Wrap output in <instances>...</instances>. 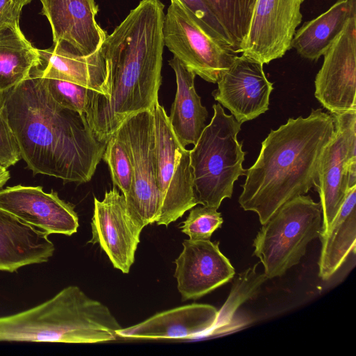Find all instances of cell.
<instances>
[{"label": "cell", "instance_id": "cell-6", "mask_svg": "<svg viewBox=\"0 0 356 356\" xmlns=\"http://www.w3.org/2000/svg\"><path fill=\"white\" fill-rule=\"evenodd\" d=\"M322 211L319 202L301 195L284 204L262 225L253 241L254 254L264 266V276L284 275L305 254L309 243L319 237Z\"/></svg>", "mask_w": 356, "mask_h": 356}, {"label": "cell", "instance_id": "cell-33", "mask_svg": "<svg viewBox=\"0 0 356 356\" xmlns=\"http://www.w3.org/2000/svg\"><path fill=\"white\" fill-rule=\"evenodd\" d=\"M32 0H13L17 9L22 11V8L29 3Z\"/></svg>", "mask_w": 356, "mask_h": 356}, {"label": "cell", "instance_id": "cell-7", "mask_svg": "<svg viewBox=\"0 0 356 356\" xmlns=\"http://www.w3.org/2000/svg\"><path fill=\"white\" fill-rule=\"evenodd\" d=\"M154 121L156 182L161 198L159 225L168 226L198 204L194 188L190 150L175 134L164 108L152 109Z\"/></svg>", "mask_w": 356, "mask_h": 356}, {"label": "cell", "instance_id": "cell-11", "mask_svg": "<svg viewBox=\"0 0 356 356\" xmlns=\"http://www.w3.org/2000/svg\"><path fill=\"white\" fill-rule=\"evenodd\" d=\"M305 0H255L247 33L238 51L261 64L282 58L302 22Z\"/></svg>", "mask_w": 356, "mask_h": 356}, {"label": "cell", "instance_id": "cell-12", "mask_svg": "<svg viewBox=\"0 0 356 356\" xmlns=\"http://www.w3.org/2000/svg\"><path fill=\"white\" fill-rule=\"evenodd\" d=\"M315 97L330 114L356 110V11L323 54Z\"/></svg>", "mask_w": 356, "mask_h": 356}, {"label": "cell", "instance_id": "cell-25", "mask_svg": "<svg viewBox=\"0 0 356 356\" xmlns=\"http://www.w3.org/2000/svg\"><path fill=\"white\" fill-rule=\"evenodd\" d=\"M224 27L236 54L247 33L255 0H206Z\"/></svg>", "mask_w": 356, "mask_h": 356}, {"label": "cell", "instance_id": "cell-18", "mask_svg": "<svg viewBox=\"0 0 356 356\" xmlns=\"http://www.w3.org/2000/svg\"><path fill=\"white\" fill-rule=\"evenodd\" d=\"M218 316L215 307L193 303L157 313L136 325L122 327L116 333L127 339H191L213 329Z\"/></svg>", "mask_w": 356, "mask_h": 356}, {"label": "cell", "instance_id": "cell-29", "mask_svg": "<svg viewBox=\"0 0 356 356\" xmlns=\"http://www.w3.org/2000/svg\"><path fill=\"white\" fill-rule=\"evenodd\" d=\"M180 1L194 14L212 35L229 46L234 51L228 34L206 0Z\"/></svg>", "mask_w": 356, "mask_h": 356}, {"label": "cell", "instance_id": "cell-1", "mask_svg": "<svg viewBox=\"0 0 356 356\" xmlns=\"http://www.w3.org/2000/svg\"><path fill=\"white\" fill-rule=\"evenodd\" d=\"M36 68L29 78L0 94V111L21 159L33 175L54 177L65 183H86L107 143L97 138L85 114L54 99Z\"/></svg>", "mask_w": 356, "mask_h": 356}, {"label": "cell", "instance_id": "cell-23", "mask_svg": "<svg viewBox=\"0 0 356 356\" xmlns=\"http://www.w3.org/2000/svg\"><path fill=\"white\" fill-rule=\"evenodd\" d=\"M354 11L356 0L337 1L326 11L296 29L291 48H294L304 58L318 60L343 30Z\"/></svg>", "mask_w": 356, "mask_h": 356}, {"label": "cell", "instance_id": "cell-19", "mask_svg": "<svg viewBox=\"0 0 356 356\" xmlns=\"http://www.w3.org/2000/svg\"><path fill=\"white\" fill-rule=\"evenodd\" d=\"M46 67L37 70L42 78L74 83L101 95L108 93V73L102 48L83 56L73 51L63 42L53 43L44 49H38Z\"/></svg>", "mask_w": 356, "mask_h": 356}, {"label": "cell", "instance_id": "cell-4", "mask_svg": "<svg viewBox=\"0 0 356 356\" xmlns=\"http://www.w3.org/2000/svg\"><path fill=\"white\" fill-rule=\"evenodd\" d=\"M120 328L106 305L72 285L39 305L0 317V341L95 343L116 340Z\"/></svg>", "mask_w": 356, "mask_h": 356}, {"label": "cell", "instance_id": "cell-24", "mask_svg": "<svg viewBox=\"0 0 356 356\" xmlns=\"http://www.w3.org/2000/svg\"><path fill=\"white\" fill-rule=\"evenodd\" d=\"M42 62L19 25L0 30V94L29 78Z\"/></svg>", "mask_w": 356, "mask_h": 356}, {"label": "cell", "instance_id": "cell-15", "mask_svg": "<svg viewBox=\"0 0 356 356\" xmlns=\"http://www.w3.org/2000/svg\"><path fill=\"white\" fill-rule=\"evenodd\" d=\"M0 208L48 234L71 236L79 225L74 207L42 186L17 185L0 190Z\"/></svg>", "mask_w": 356, "mask_h": 356}, {"label": "cell", "instance_id": "cell-27", "mask_svg": "<svg viewBox=\"0 0 356 356\" xmlns=\"http://www.w3.org/2000/svg\"><path fill=\"white\" fill-rule=\"evenodd\" d=\"M217 210L204 205L195 206L180 227L181 231L191 240H209L223 222L222 215Z\"/></svg>", "mask_w": 356, "mask_h": 356}, {"label": "cell", "instance_id": "cell-21", "mask_svg": "<svg viewBox=\"0 0 356 356\" xmlns=\"http://www.w3.org/2000/svg\"><path fill=\"white\" fill-rule=\"evenodd\" d=\"M176 76L177 92L168 116L171 127L180 143L195 145L206 127L207 108L195 88V74L175 56L168 61Z\"/></svg>", "mask_w": 356, "mask_h": 356}, {"label": "cell", "instance_id": "cell-30", "mask_svg": "<svg viewBox=\"0 0 356 356\" xmlns=\"http://www.w3.org/2000/svg\"><path fill=\"white\" fill-rule=\"evenodd\" d=\"M20 159L17 141L0 111V165L8 168L17 163Z\"/></svg>", "mask_w": 356, "mask_h": 356}, {"label": "cell", "instance_id": "cell-17", "mask_svg": "<svg viewBox=\"0 0 356 356\" xmlns=\"http://www.w3.org/2000/svg\"><path fill=\"white\" fill-rule=\"evenodd\" d=\"M40 14L47 17L53 43L63 42L79 54L86 56L101 48L107 34L95 19V0H40Z\"/></svg>", "mask_w": 356, "mask_h": 356}, {"label": "cell", "instance_id": "cell-16", "mask_svg": "<svg viewBox=\"0 0 356 356\" xmlns=\"http://www.w3.org/2000/svg\"><path fill=\"white\" fill-rule=\"evenodd\" d=\"M176 259L175 277L183 300H195L229 282L235 270L219 242L185 240Z\"/></svg>", "mask_w": 356, "mask_h": 356}, {"label": "cell", "instance_id": "cell-22", "mask_svg": "<svg viewBox=\"0 0 356 356\" xmlns=\"http://www.w3.org/2000/svg\"><path fill=\"white\" fill-rule=\"evenodd\" d=\"M356 185L350 188L330 227L320 234L318 275L327 280L339 269L356 245Z\"/></svg>", "mask_w": 356, "mask_h": 356}, {"label": "cell", "instance_id": "cell-10", "mask_svg": "<svg viewBox=\"0 0 356 356\" xmlns=\"http://www.w3.org/2000/svg\"><path fill=\"white\" fill-rule=\"evenodd\" d=\"M335 132L323 152L316 186L320 197V234L330 227L350 188L356 185V110L331 114Z\"/></svg>", "mask_w": 356, "mask_h": 356}, {"label": "cell", "instance_id": "cell-2", "mask_svg": "<svg viewBox=\"0 0 356 356\" xmlns=\"http://www.w3.org/2000/svg\"><path fill=\"white\" fill-rule=\"evenodd\" d=\"M165 6L141 0L107 35L101 48L108 73V93L90 90L85 114L97 138L107 143L129 115L152 110L161 82Z\"/></svg>", "mask_w": 356, "mask_h": 356}, {"label": "cell", "instance_id": "cell-31", "mask_svg": "<svg viewBox=\"0 0 356 356\" xmlns=\"http://www.w3.org/2000/svg\"><path fill=\"white\" fill-rule=\"evenodd\" d=\"M20 13L13 0H0V30L7 26H19Z\"/></svg>", "mask_w": 356, "mask_h": 356}, {"label": "cell", "instance_id": "cell-13", "mask_svg": "<svg viewBox=\"0 0 356 356\" xmlns=\"http://www.w3.org/2000/svg\"><path fill=\"white\" fill-rule=\"evenodd\" d=\"M143 225L129 213L124 195L114 187L102 200L94 198L88 243L98 244L114 268L128 273L134 262Z\"/></svg>", "mask_w": 356, "mask_h": 356}, {"label": "cell", "instance_id": "cell-28", "mask_svg": "<svg viewBox=\"0 0 356 356\" xmlns=\"http://www.w3.org/2000/svg\"><path fill=\"white\" fill-rule=\"evenodd\" d=\"M43 79L55 101L66 108L86 114L89 104L90 89L68 81L45 78Z\"/></svg>", "mask_w": 356, "mask_h": 356}, {"label": "cell", "instance_id": "cell-32", "mask_svg": "<svg viewBox=\"0 0 356 356\" xmlns=\"http://www.w3.org/2000/svg\"><path fill=\"white\" fill-rule=\"evenodd\" d=\"M10 177V173L7 168L0 165V188L8 181Z\"/></svg>", "mask_w": 356, "mask_h": 356}, {"label": "cell", "instance_id": "cell-14", "mask_svg": "<svg viewBox=\"0 0 356 356\" xmlns=\"http://www.w3.org/2000/svg\"><path fill=\"white\" fill-rule=\"evenodd\" d=\"M263 64L245 56L236 55L220 75L212 95L241 124L268 109L273 83L265 75Z\"/></svg>", "mask_w": 356, "mask_h": 356}, {"label": "cell", "instance_id": "cell-9", "mask_svg": "<svg viewBox=\"0 0 356 356\" xmlns=\"http://www.w3.org/2000/svg\"><path fill=\"white\" fill-rule=\"evenodd\" d=\"M115 133L126 145L132 165L131 187L129 195L124 197L127 208L145 227L156 222L161 211L152 111L128 116Z\"/></svg>", "mask_w": 356, "mask_h": 356}, {"label": "cell", "instance_id": "cell-3", "mask_svg": "<svg viewBox=\"0 0 356 356\" xmlns=\"http://www.w3.org/2000/svg\"><path fill=\"white\" fill-rule=\"evenodd\" d=\"M334 132L332 115L321 108L271 130L246 170L241 207L255 212L263 225L286 202L316 187L323 152Z\"/></svg>", "mask_w": 356, "mask_h": 356}, {"label": "cell", "instance_id": "cell-20", "mask_svg": "<svg viewBox=\"0 0 356 356\" xmlns=\"http://www.w3.org/2000/svg\"><path fill=\"white\" fill-rule=\"evenodd\" d=\"M49 235L0 208V270L48 261L55 250Z\"/></svg>", "mask_w": 356, "mask_h": 356}, {"label": "cell", "instance_id": "cell-26", "mask_svg": "<svg viewBox=\"0 0 356 356\" xmlns=\"http://www.w3.org/2000/svg\"><path fill=\"white\" fill-rule=\"evenodd\" d=\"M102 159L110 169L114 186L126 197L132 184V165L126 145L115 133L108 138Z\"/></svg>", "mask_w": 356, "mask_h": 356}, {"label": "cell", "instance_id": "cell-8", "mask_svg": "<svg viewBox=\"0 0 356 356\" xmlns=\"http://www.w3.org/2000/svg\"><path fill=\"white\" fill-rule=\"evenodd\" d=\"M164 46L183 65L216 83L237 54L212 35L180 0H170L163 23Z\"/></svg>", "mask_w": 356, "mask_h": 356}, {"label": "cell", "instance_id": "cell-5", "mask_svg": "<svg viewBox=\"0 0 356 356\" xmlns=\"http://www.w3.org/2000/svg\"><path fill=\"white\" fill-rule=\"evenodd\" d=\"M213 108L211 120L190 155L198 204L218 209L224 199L231 198L235 181L245 175V152L237 139L241 124L219 103Z\"/></svg>", "mask_w": 356, "mask_h": 356}]
</instances>
